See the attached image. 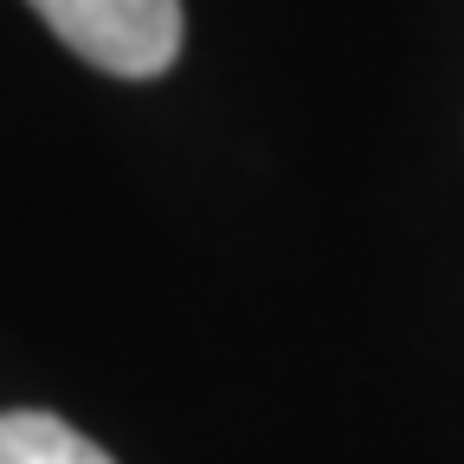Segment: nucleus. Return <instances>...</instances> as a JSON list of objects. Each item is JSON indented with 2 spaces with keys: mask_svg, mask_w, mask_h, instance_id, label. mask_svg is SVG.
Masks as SVG:
<instances>
[{
  "mask_svg": "<svg viewBox=\"0 0 464 464\" xmlns=\"http://www.w3.org/2000/svg\"><path fill=\"white\" fill-rule=\"evenodd\" d=\"M26 7L110 78H161L181 52V0H26Z\"/></svg>",
  "mask_w": 464,
  "mask_h": 464,
  "instance_id": "obj_1",
  "label": "nucleus"
},
{
  "mask_svg": "<svg viewBox=\"0 0 464 464\" xmlns=\"http://www.w3.org/2000/svg\"><path fill=\"white\" fill-rule=\"evenodd\" d=\"M0 464H116L103 445L72 432L58 413H0Z\"/></svg>",
  "mask_w": 464,
  "mask_h": 464,
  "instance_id": "obj_2",
  "label": "nucleus"
}]
</instances>
